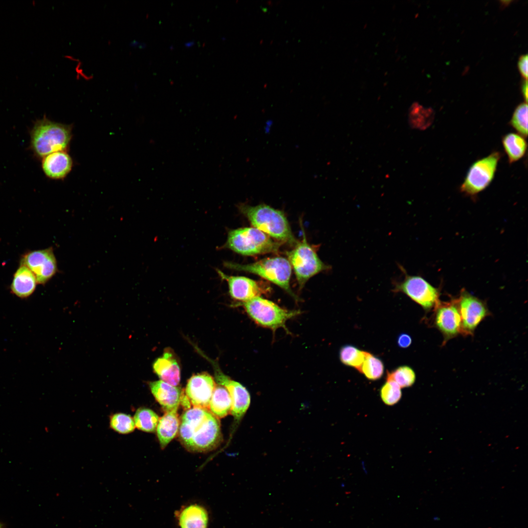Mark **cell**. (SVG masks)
<instances>
[{
  "instance_id": "cell-1",
  "label": "cell",
  "mask_w": 528,
  "mask_h": 528,
  "mask_svg": "<svg viewBox=\"0 0 528 528\" xmlns=\"http://www.w3.org/2000/svg\"><path fill=\"white\" fill-rule=\"evenodd\" d=\"M178 431L181 442L191 452L210 451L222 440L219 419L205 409L186 410L181 417Z\"/></svg>"
},
{
  "instance_id": "cell-2",
  "label": "cell",
  "mask_w": 528,
  "mask_h": 528,
  "mask_svg": "<svg viewBox=\"0 0 528 528\" xmlns=\"http://www.w3.org/2000/svg\"><path fill=\"white\" fill-rule=\"evenodd\" d=\"M30 133L32 152L43 158L54 152L67 151L72 138V126L44 117L35 122Z\"/></svg>"
},
{
  "instance_id": "cell-3",
  "label": "cell",
  "mask_w": 528,
  "mask_h": 528,
  "mask_svg": "<svg viewBox=\"0 0 528 528\" xmlns=\"http://www.w3.org/2000/svg\"><path fill=\"white\" fill-rule=\"evenodd\" d=\"M239 209L253 227L270 237L281 242L297 243L283 212L265 204L256 206L242 204Z\"/></svg>"
},
{
  "instance_id": "cell-4",
  "label": "cell",
  "mask_w": 528,
  "mask_h": 528,
  "mask_svg": "<svg viewBox=\"0 0 528 528\" xmlns=\"http://www.w3.org/2000/svg\"><path fill=\"white\" fill-rule=\"evenodd\" d=\"M227 268L257 275L280 286L294 299L297 298L290 287L291 266L287 259L283 257L267 258L248 264L225 262Z\"/></svg>"
},
{
  "instance_id": "cell-5",
  "label": "cell",
  "mask_w": 528,
  "mask_h": 528,
  "mask_svg": "<svg viewBox=\"0 0 528 528\" xmlns=\"http://www.w3.org/2000/svg\"><path fill=\"white\" fill-rule=\"evenodd\" d=\"M281 244L255 227H242L230 230L225 246L244 256L276 252Z\"/></svg>"
},
{
  "instance_id": "cell-6",
  "label": "cell",
  "mask_w": 528,
  "mask_h": 528,
  "mask_svg": "<svg viewBox=\"0 0 528 528\" xmlns=\"http://www.w3.org/2000/svg\"><path fill=\"white\" fill-rule=\"evenodd\" d=\"M242 305L256 324L273 331L283 328L288 331L286 325L287 321L301 313L299 310L284 309L261 296L242 303Z\"/></svg>"
},
{
  "instance_id": "cell-7",
  "label": "cell",
  "mask_w": 528,
  "mask_h": 528,
  "mask_svg": "<svg viewBox=\"0 0 528 528\" xmlns=\"http://www.w3.org/2000/svg\"><path fill=\"white\" fill-rule=\"evenodd\" d=\"M303 235L302 241L298 242L287 254L300 289L310 278L330 268V266L322 261L316 250L308 242L304 231Z\"/></svg>"
},
{
  "instance_id": "cell-8",
  "label": "cell",
  "mask_w": 528,
  "mask_h": 528,
  "mask_svg": "<svg viewBox=\"0 0 528 528\" xmlns=\"http://www.w3.org/2000/svg\"><path fill=\"white\" fill-rule=\"evenodd\" d=\"M501 158L498 152L474 162L470 167L460 190L467 195L475 196L484 190L493 180Z\"/></svg>"
},
{
  "instance_id": "cell-9",
  "label": "cell",
  "mask_w": 528,
  "mask_h": 528,
  "mask_svg": "<svg viewBox=\"0 0 528 528\" xmlns=\"http://www.w3.org/2000/svg\"><path fill=\"white\" fill-rule=\"evenodd\" d=\"M394 291L405 294L426 311L434 308L440 301L438 289L419 276L405 273L403 280L395 283Z\"/></svg>"
},
{
  "instance_id": "cell-10",
  "label": "cell",
  "mask_w": 528,
  "mask_h": 528,
  "mask_svg": "<svg viewBox=\"0 0 528 528\" xmlns=\"http://www.w3.org/2000/svg\"><path fill=\"white\" fill-rule=\"evenodd\" d=\"M461 318L462 334L473 335L479 324L490 312L484 301L462 290L456 299Z\"/></svg>"
},
{
  "instance_id": "cell-11",
  "label": "cell",
  "mask_w": 528,
  "mask_h": 528,
  "mask_svg": "<svg viewBox=\"0 0 528 528\" xmlns=\"http://www.w3.org/2000/svg\"><path fill=\"white\" fill-rule=\"evenodd\" d=\"M433 324L443 337L442 344L462 334L461 318L456 299L438 302L434 307Z\"/></svg>"
},
{
  "instance_id": "cell-12",
  "label": "cell",
  "mask_w": 528,
  "mask_h": 528,
  "mask_svg": "<svg viewBox=\"0 0 528 528\" xmlns=\"http://www.w3.org/2000/svg\"><path fill=\"white\" fill-rule=\"evenodd\" d=\"M20 264L28 267L40 284L47 282L58 270L57 261L51 247L27 252L22 256Z\"/></svg>"
},
{
  "instance_id": "cell-13",
  "label": "cell",
  "mask_w": 528,
  "mask_h": 528,
  "mask_svg": "<svg viewBox=\"0 0 528 528\" xmlns=\"http://www.w3.org/2000/svg\"><path fill=\"white\" fill-rule=\"evenodd\" d=\"M217 271L220 278L227 282L229 294L235 300L243 303L270 292V287L262 282L244 276L228 275L220 269Z\"/></svg>"
},
{
  "instance_id": "cell-14",
  "label": "cell",
  "mask_w": 528,
  "mask_h": 528,
  "mask_svg": "<svg viewBox=\"0 0 528 528\" xmlns=\"http://www.w3.org/2000/svg\"><path fill=\"white\" fill-rule=\"evenodd\" d=\"M216 386L211 375L201 373L189 379L184 392L191 406L208 410Z\"/></svg>"
},
{
  "instance_id": "cell-15",
  "label": "cell",
  "mask_w": 528,
  "mask_h": 528,
  "mask_svg": "<svg viewBox=\"0 0 528 528\" xmlns=\"http://www.w3.org/2000/svg\"><path fill=\"white\" fill-rule=\"evenodd\" d=\"M219 385L224 386L228 391L232 400L231 414L239 420L244 415L250 404V396L247 390L241 383L230 379L219 372L216 375Z\"/></svg>"
},
{
  "instance_id": "cell-16",
  "label": "cell",
  "mask_w": 528,
  "mask_h": 528,
  "mask_svg": "<svg viewBox=\"0 0 528 528\" xmlns=\"http://www.w3.org/2000/svg\"><path fill=\"white\" fill-rule=\"evenodd\" d=\"M73 166L72 157L66 151L52 153L42 158V168L48 178L64 179L71 172Z\"/></svg>"
},
{
  "instance_id": "cell-17",
  "label": "cell",
  "mask_w": 528,
  "mask_h": 528,
  "mask_svg": "<svg viewBox=\"0 0 528 528\" xmlns=\"http://www.w3.org/2000/svg\"><path fill=\"white\" fill-rule=\"evenodd\" d=\"M175 516L179 528H208L209 523L207 509L196 503L182 506Z\"/></svg>"
},
{
  "instance_id": "cell-18",
  "label": "cell",
  "mask_w": 528,
  "mask_h": 528,
  "mask_svg": "<svg viewBox=\"0 0 528 528\" xmlns=\"http://www.w3.org/2000/svg\"><path fill=\"white\" fill-rule=\"evenodd\" d=\"M149 387L157 402L165 412L177 411L183 391L161 380L151 382Z\"/></svg>"
},
{
  "instance_id": "cell-19",
  "label": "cell",
  "mask_w": 528,
  "mask_h": 528,
  "mask_svg": "<svg viewBox=\"0 0 528 528\" xmlns=\"http://www.w3.org/2000/svg\"><path fill=\"white\" fill-rule=\"evenodd\" d=\"M154 373L163 381L177 386L180 380V368L176 359L170 352H165L153 364Z\"/></svg>"
},
{
  "instance_id": "cell-20",
  "label": "cell",
  "mask_w": 528,
  "mask_h": 528,
  "mask_svg": "<svg viewBox=\"0 0 528 528\" xmlns=\"http://www.w3.org/2000/svg\"><path fill=\"white\" fill-rule=\"evenodd\" d=\"M37 281L32 272L24 265L20 264L14 274L10 290L21 298H26L34 292Z\"/></svg>"
},
{
  "instance_id": "cell-21",
  "label": "cell",
  "mask_w": 528,
  "mask_h": 528,
  "mask_svg": "<svg viewBox=\"0 0 528 528\" xmlns=\"http://www.w3.org/2000/svg\"><path fill=\"white\" fill-rule=\"evenodd\" d=\"M180 425V419L177 411L165 412L158 421L157 436L160 447L164 448L177 434Z\"/></svg>"
},
{
  "instance_id": "cell-22",
  "label": "cell",
  "mask_w": 528,
  "mask_h": 528,
  "mask_svg": "<svg viewBox=\"0 0 528 528\" xmlns=\"http://www.w3.org/2000/svg\"><path fill=\"white\" fill-rule=\"evenodd\" d=\"M232 400L228 390L223 386L216 385L212 394L208 409L218 418L231 413Z\"/></svg>"
},
{
  "instance_id": "cell-23",
  "label": "cell",
  "mask_w": 528,
  "mask_h": 528,
  "mask_svg": "<svg viewBox=\"0 0 528 528\" xmlns=\"http://www.w3.org/2000/svg\"><path fill=\"white\" fill-rule=\"evenodd\" d=\"M502 144L510 163L522 158L526 152L527 142L524 137L519 134H506L502 138Z\"/></svg>"
},
{
  "instance_id": "cell-24",
  "label": "cell",
  "mask_w": 528,
  "mask_h": 528,
  "mask_svg": "<svg viewBox=\"0 0 528 528\" xmlns=\"http://www.w3.org/2000/svg\"><path fill=\"white\" fill-rule=\"evenodd\" d=\"M159 419L158 416L152 410L141 407L135 412L133 420L138 429L146 432H154Z\"/></svg>"
},
{
  "instance_id": "cell-25",
  "label": "cell",
  "mask_w": 528,
  "mask_h": 528,
  "mask_svg": "<svg viewBox=\"0 0 528 528\" xmlns=\"http://www.w3.org/2000/svg\"><path fill=\"white\" fill-rule=\"evenodd\" d=\"M367 352L352 345H345L340 350V360L343 364L354 368L359 371Z\"/></svg>"
},
{
  "instance_id": "cell-26",
  "label": "cell",
  "mask_w": 528,
  "mask_h": 528,
  "mask_svg": "<svg viewBox=\"0 0 528 528\" xmlns=\"http://www.w3.org/2000/svg\"><path fill=\"white\" fill-rule=\"evenodd\" d=\"M384 367L382 360L376 356L367 352L365 360L359 372L368 379L376 380L380 378L384 373Z\"/></svg>"
},
{
  "instance_id": "cell-27",
  "label": "cell",
  "mask_w": 528,
  "mask_h": 528,
  "mask_svg": "<svg viewBox=\"0 0 528 528\" xmlns=\"http://www.w3.org/2000/svg\"><path fill=\"white\" fill-rule=\"evenodd\" d=\"M386 380L393 381L400 388L411 386L415 382L416 374L413 369L407 365L401 366L387 373Z\"/></svg>"
},
{
  "instance_id": "cell-28",
  "label": "cell",
  "mask_w": 528,
  "mask_h": 528,
  "mask_svg": "<svg viewBox=\"0 0 528 528\" xmlns=\"http://www.w3.org/2000/svg\"><path fill=\"white\" fill-rule=\"evenodd\" d=\"M110 426L111 429L120 434H128L135 428L133 418L130 415L117 413L110 416Z\"/></svg>"
},
{
  "instance_id": "cell-29",
  "label": "cell",
  "mask_w": 528,
  "mask_h": 528,
  "mask_svg": "<svg viewBox=\"0 0 528 528\" xmlns=\"http://www.w3.org/2000/svg\"><path fill=\"white\" fill-rule=\"evenodd\" d=\"M510 124L519 134L523 137L528 135V104L527 102L520 104L515 109Z\"/></svg>"
},
{
  "instance_id": "cell-30",
  "label": "cell",
  "mask_w": 528,
  "mask_h": 528,
  "mask_svg": "<svg viewBox=\"0 0 528 528\" xmlns=\"http://www.w3.org/2000/svg\"><path fill=\"white\" fill-rule=\"evenodd\" d=\"M430 110L424 108L418 103H414L410 107L409 112L410 125L414 128L423 129L429 122Z\"/></svg>"
},
{
  "instance_id": "cell-31",
  "label": "cell",
  "mask_w": 528,
  "mask_h": 528,
  "mask_svg": "<svg viewBox=\"0 0 528 528\" xmlns=\"http://www.w3.org/2000/svg\"><path fill=\"white\" fill-rule=\"evenodd\" d=\"M401 395V388L393 381L386 380L380 390L382 400L388 405H393L398 402Z\"/></svg>"
},
{
  "instance_id": "cell-32",
  "label": "cell",
  "mask_w": 528,
  "mask_h": 528,
  "mask_svg": "<svg viewBox=\"0 0 528 528\" xmlns=\"http://www.w3.org/2000/svg\"><path fill=\"white\" fill-rule=\"evenodd\" d=\"M518 67L521 74L524 78H528V55H521L518 61Z\"/></svg>"
},
{
  "instance_id": "cell-33",
  "label": "cell",
  "mask_w": 528,
  "mask_h": 528,
  "mask_svg": "<svg viewBox=\"0 0 528 528\" xmlns=\"http://www.w3.org/2000/svg\"><path fill=\"white\" fill-rule=\"evenodd\" d=\"M397 343L398 346L400 348H407L411 344L412 339L411 336L408 334L401 333L397 338Z\"/></svg>"
},
{
  "instance_id": "cell-34",
  "label": "cell",
  "mask_w": 528,
  "mask_h": 528,
  "mask_svg": "<svg viewBox=\"0 0 528 528\" xmlns=\"http://www.w3.org/2000/svg\"><path fill=\"white\" fill-rule=\"evenodd\" d=\"M528 80L524 79L521 84V91L525 100V102L527 103L528 101Z\"/></svg>"
},
{
  "instance_id": "cell-35",
  "label": "cell",
  "mask_w": 528,
  "mask_h": 528,
  "mask_svg": "<svg viewBox=\"0 0 528 528\" xmlns=\"http://www.w3.org/2000/svg\"><path fill=\"white\" fill-rule=\"evenodd\" d=\"M0 528H2V525L0 523Z\"/></svg>"
}]
</instances>
